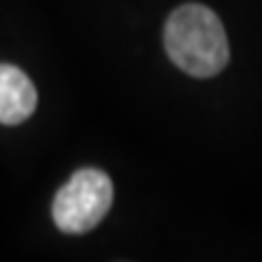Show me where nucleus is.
Here are the masks:
<instances>
[{
  "instance_id": "2",
  "label": "nucleus",
  "mask_w": 262,
  "mask_h": 262,
  "mask_svg": "<svg viewBox=\"0 0 262 262\" xmlns=\"http://www.w3.org/2000/svg\"><path fill=\"white\" fill-rule=\"evenodd\" d=\"M112 199V180L102 170H78L54 196V206H51L54 224L63 233H88L107 216Z\"/></svg>"
},
{
  "instance_id": "1",
  "label": "nucleus",
  "mask_w": 262,
  "mask_h": 262,
  "mask_svg": "<svg viewBox=\"0 0 262 262\" xmlns=\"http://www.w3.org/2000/svg\"><path fill=\"white\" fill-rule=\"evenodd\" d=\"M163 41L170 61L192 78H214L231 56L219 15L199 3H187L170 12Z\"/></svg>"
},
{
  "instance_id": "3",
  "label": "nucleus",
  "mask_w": 262,
  "mask_h": 262,
  "mask_svg": "<svg viewBox=\"0 0 262 262\" xmlns=\"http://www.w3.org/2000/svg\"><path fill=\"white\" fill-rule=\"evenodd\" d=\"M37 110V90L25 71L0 63V124H19Z\"/></svg>"
}]
</instances>
